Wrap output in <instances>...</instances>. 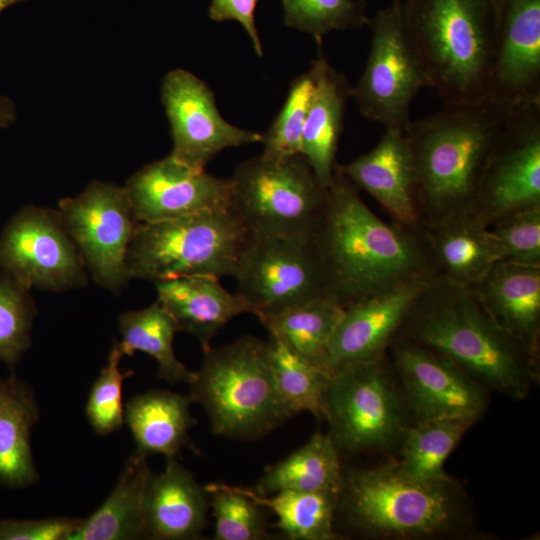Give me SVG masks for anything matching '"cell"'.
<instances>
[{
  "mask_svg": "<svg viewBox=\"0 0 540 540\" xmlns=\"http://www.w3.org/2000/svg\"><path fill=\"white\" fill-rule=\"evenodd\" d=\"M335 167L312 232L325 278V298L346 307L414 277L429 274L424 247L387 224Z\"/></svg>",
  "mask_w": 540,
  "mask_h": 540,
  "instance_id": "obj_1",
  "label": "cell"
},
{
  "mask_svg": "<svg viewBox=\"0 0 540 540\" xmlns=\"http://www.w3.org/2000/svg\"><path fill=\"white\" fill-rule=\"evenodd\" d=\"M397 336L446 357L486 388L513 400L539 380V354L514 338L465 287L432 278Z\"/></svg>",
  "mask_w": 540,
  "mask_h": 540,
  "instance_id": "obj_2",
  "label": "cell"
},
{
  "mask_svg": "<svg viewBox=\"0 0 540 540\" xmlns=\"http://www.w3.org/2000/svg\"><path fill=\"white\" fill-rule=\"evenodd\" d=\"M374 540H465L484 536L471 498L450 475L416 480L394 458L381 465L344 471L336 520Z\"/></svg>",
  "mask_w": 540,
  "mask_h": 540,
  "instance_id": "obj_3",
  "label": "cell"
},
{
  "mask_svg": "<svg viewBox=\"0 0 540 540\" xmlns=\"http://www.w3.org/2000/svg\"><path fill=\"white\" fill-rule=\"evenodd\" d=\"M514 109V108H513ZM511 108L492 100L445 105L406 131L418 202L435 221L470 211L496 138Z\"/></svg>",
  "mask_w": 540,
  "mask_h": 540,
  "instance_id": "obj_4",
  "label": "cell"
},
{
  "mask_svg": "<svg viewBox=\"0 0 540 540\" xmlns=\"http://www.w3.org/2000/svg\"><path fill=\"white\" fill-rule=\"evenodd\" d=\"M402 12L429 87L445 105L488 100L496 0H406Z\"/></svg>",
  "mask_w": 540,
  "mask_h": 540,
  "instance_id": "obj_5",
  "label": "cell"
},
{
  "mask_svg": "<svg viewBox=\"0 0 540 540\" xmlns=\"http://www.w3.org/2000/svg\"><path fill=\"white\" fill-rule=\"evenodd\" d=\"M189 385L215 435L256 440L292 417L275 385L269 343L253 336L204 351Z\"/></svg>",
  "mask_w": 540,
  "mask_h": 540,
  "instance_id": "obj_6",
  "label": "cell"
},
{
  "mask_svg": "<svg viewBox=\"0 0 540 540\" xmlns=\"http://www.w3.org/2000/svg\"><path fill=\"white\" fill-rule=\"evenodd\" d=\"M253 236L231 209L139 222L129 244L130 278L154 283L184 276H233Z\"/></svg>",
  "mask_w": 540,
  "mask_h": 540,
  "instance_id": "obj_7",
  "label": "cell"
},
{
  "mask_svg": "<svg viewBox=\"0 0 540 540\" xmlns=\"http://www.w3.org/2000/svg\"><path fill=\"white\" fill-rule=\"evenodd\" d=\"M323 412L327 433L340 455L394 458L413 424L386 356L330 374L323 393Z\"/></svg>",
  "mask_w": 540,
  "mask_h": 540,
  "instance_id": "obj_8",
  "label": "cell"
},
{
  "mask_svg": "<svg viewBox=\"0 0 540 540\" xmlns=\"http://www.w3.org/2000/svg\"><path fill=\"white\" fill-rule=\"evenodd\" d=\"M230 179V207L254 237H309L323 210L324 187L302 154L260 155Z\"/></svg>",
  "mask_w": 540,
  "mask_h": 540,
  "instance_id": "obj_9",
  "label": "cell"
},
{
  "mask_svg": "<svg viewBox=\"0 0 540 540\" xmlns=\"http://www.w3.org/2000/svg\"><path fill=\"white\" fill-rule=\"evenodd\" d=\"M370 49L364 71L353 86L360 113L385 127L406 132L411 125V104L429 80L410 37L402 1L392 3L368 18Z\"/></svg>",
  "mask_w": 540,
  "mask_h": 540,
  "instance_id": "obj_10",
  "label": "cell"
},
{
  "mask_svg": "<svg viewBox=\"0 0 540 540\" xmlns=\"http://www.w3.org/2000/svg\"><path fill=\"white\" fill-rule=\"evenodd\" d=\"M259 321L325 298V278L309 237H254L234 275Z\"/></svg>",
  "mask_w": 540,
  "mask_h": 540,
  "instance_id": "obj_11",
  "label": "cell"
},
{
  "mask_svg": "<svg viewBox=\"0 0 540 540\" xmlns=\"http://www.w3.org/2000/svg\"><path fill=\"white\" fill-rule=\"evenodd\" d=\"M58 213L85 267L102 287L118 292L130 279L126 256L137 224L124 187L91 181Z\"/></svg>",
  "mask_w": 540,
  "mask_h": 540,
  "instance_id": "obj_12",
  "label": "cell"
},
{
  "mask_svg": "<svg viewBox=\"0 0 540 540\" xmlns=\"http://www.w3.org/2000/svg\"><path fill=\"white\" fill-rule=\"evenodd\" d=\"M536 205H540V103L510 112L470 211L488 225Z\"/></svg>",
  "mask_w": 540,
  "mask_h": 540,
  "instance_id": "obj_13",
  "label": "cell"
},
{
  "mask_svg": "<svg viewBox=\"0 0 540 540\" xmlns=\"http://www.w3.org/2000/svg\"><path fill=\"white\" fill-rule=\"evenodd\" d=\"M388 350L413 424L457 419L474 425L485 415L490 392L455 363L401 336Z\"/></svg>",
  "mask_w": 540,
  "mask_h": 540,
  "instance_id": "obj_14",
  "label": "cell"
},
{
  "mask_svg": "<svg viewBox=\"0 0 540 540\" xmlns=\"http://www.w3.org/2000/svg\"><path fill=\"white\" fill-rule=\"evenodd\" d=\"M0 268L27 288L64 291L86 283L85 265L57 210L23 207L0 237Z\"/></svg>",
  "mask_w": 540,
  "mask_h": 540,
  "instance_id": "obj_15",
  "label": "cell"
},
{
  "mask_svg": "<svg viewBox=\"0 0 540 540\" xmlns=\"http://www.w3.org/2000/svg\"><path fill=\"white\" fill-rule=\"evenodd\" d=\"M161 100L173 142L169 155L193 169L205 170L227 148L261 143V133L227 122L207 83L187 70L173 69L165 75Z\"/></svg>",
  "mask_w": 540,
  "mask_h": 540,
  "instance_id": "obj_16",
  "label": "cell"
},
{
  "mask_svg": "<svg viewBox=\"0 0 540 540\" xmlns=\"http://www.w3.org/2000/svg\"><path fill=\"white\" fill-rule=\"evenodd\" d=\"M432 278L414 277L344 307L329 343V374L385 356Z\"/></svg>",
  "mask_w": 540,
  "mask_h": 540,
  "instance_id": "obj_17",
  "label": "cell"
},
{
  "mask_svg": "<svg viewBox=\"0 0 540 540\" xmlns=\"http://www.w3.org/2000/svg\"><path fill=\"white\" fill-rule=\"evenodd\" d=\"M489 100L508 108L540 103V0H496Z\"/></svg>",
  "mask_w": 540,
  "mask_h": 540,
  "instance_id": "obj_18",
  "label": "cell"
},
{
  "mask_svg": "<svg viewBox=\"0 0 540 540\" xmlns=\"http://www.w3.org/2000/svg\"><path fill=\"white\" fill-rule=\"evenodd\" d=\"M124 188L138 222L230 207V179L193 169L171 155L145 165Z\"/></svg>",
  "mask_w": 540,
  "mask_h": 540,
  "instance_id": "obj_19",
  "label": "cell"
},
{
  "mask_svg": "<svg viewBox=\"0 0 540 540\" xmlns=\"http://www.w3.org/2000/svg\"><path fill=\"white\" fill-rule=\"evenodd\" d=\"M338 170L356 187L369 193L404 226L417 223L418 182L406 132L388 128L369 152Z\"/></svg>",
  "mask_w": 540,
  "mask_h": 540,
  "instance_id": "obj_20",
  "label": "cell"
},
{
  "mask_svg": "<svg viewBox=\"0 0 540 540\" xmlns=\"http://www.w3.org/2000/svg\"><path fill=\"white\" fill-rule=\"evenodd\" d=\"M209 493L175 457H167L164 470L151 473L144 500L147 538H198L206 527Z\"/></svg>",
  "mask_w": 540,
  "mask_h": 540,
  "instance_id": "obj_21",
  "label": "cell"
},
{
  "mask_svg": "<svg viewBox=\"0 0 540 540\" xmlns=\"http://www.w3.org/2000/svg\"><path fill=\"white\" fill-rule=\"evenodd\" d=\"M468 289L500 327L539 354L540 266L499 261Z\"/></svg>",
  "mask_w": 540,
  "mask_h": 540,
  "instance_id": "obj_22",
  "label": "cell"
},
{
  "mask_svg": "<svg viewBox=\"0 0 540 540\" xmlns=\"http://www.w3.org/2000/svg\"><path fill=\"white\" fill-rule=\"evenodd\" d=\"M312 60L316 85L305 120L300 154L306 159L320 183L328 188L336 167V153L343 131L346 104L353 86L347 77L333 68L323 54L322 40Z\"/></svg>",
  "mask_w": 540,
  "mask_h": 540,
  "instance_id": "obj_23",
  "label": "cell"
},
{
  "mask_svg": "<svg viewBox=\"0 0 540 540\" xmlns=\"http://www.w3.org/2000/svg\"><path fill=\"white\" fill-rule=\"evenodd\" d=\"M157 300L174 319L178 331L195 337L203 352L212 338L237 315L251 313L246 300L228 292L212 275L184 276L154 283Z\"/></svg>",
  "mask_w": 540,
  "mask_h": 540,
  "instance_id": "obj_24",
  "label": "cell"
},
{
  "mask_svg": "<svg viewBox=\"0 0 540 540\" xmlns=\"http://www.w3.org/2000/svg\"><path fill=\"white\" fill-rule=\"evenodd\" d=\"M429 245L443 278L469 288L504 258L503 248L488 225L473 212L435 221Z\"/></svg>",
  "mask_w": 540,
  "mask_h": 540,
  "instance_id": "obj_25",
  "label": "cell"
},
{
  "mask_svg": "<svg viewBox=\"0 0 540 540\" xmlns=\"http://www.w3.org/2000/svg\"><path fill=\"white\" fill-rule=\"evenodd\" d=\"M191 400L168 390H151L131 398L124 409L136 450L145 456L162 454L175 457L185 447L195 453L189 429L196 420L190 412Z\"/></svg>",
  "mask_w": 540,
  "mask_h": 540,
  "instance_id": "obj_26",
  "label": "cell"
},
{
  "mask_svg": "<svg viewBox=\"0 0 540 540\" xmlns=\"http://www.w3.org/2000/svg\"><path fill=\"white\" fill-rule=\"evenodd\" d=\"M151 473L147 456L135 450L106 501L90 517L82 519L68 540L147 538L144 500Z\"/></svg>",
  "mask_w": 540,
  "mask_h": 540,
  "instance_id": "obj_27",
  "label": "cell"
},
{
  "mask_svg": "<svg viewBox=\"0 0 540 540\" xmlns=\"http://www.w3.org/2000/svg\"><path fill=\"white\" fill-rule=\"evenodd\" d=\"M39 419V409L28 385L14 375L0 379V481L24 487L37 481L30 431Z\"/></svg>",
  "mask_w": 540,
  "mask_h": 540,
  "instance_id": "obj_28",
  "label": "cell"
},
{
  "mask_svg": "<svg viewBox=\"0 0 540 540\" xmlns=\"http://www.w3.org/2000/svg\"><path fill=\"white\" fill-rule=\"evenodd\" d=\"M340 456L329 434L317 431L298 450L268 467L253 491L259 495L284 490L339 492L344 474Z\"/></svg>",
  "mask_w": 540,
  "mask_h": 540,
  "instance_id": "obj_29",
  "label": "cell"
},
{
  "mask_svg": "<svg viewBox=\"0 0 540 540\" xmlns=\"http://www.w3.org/2000/svg\"><path fill=\"white\" fill-rule=\"evenodd\" d=\"M277 517L276 526L291 540H338L336 510L339 492L284 490L259 495L253 489L234 486Z\"/></svg>",
  "mask_w": 540,
  "mask_h": 540,
  "instance_id": "obj_30",
  "label": "cell"
},
{
  "mask_svg": "<svg viewBox=\"0 0 540 540\" xmlns=\"http://www.w3.org/2000/svg\"><path fill=\"white\" fill-rule=\"evenodd\" d=\"M119 330L121 341L117 342L123 355H132L135 351L150 355L158 364L157 377L171 384L193 381L195 372L174 353L177 325L158 300L144 309L121 314Z\"/></svg>",
  "mask_w": 540,
  "mask_h": 540,
  "instance_id": "obj_31",
  "label": "cell"
},
{
  "mask_svg": "<svg viewBox=\"0 0 540 540\" xmlns=\"http://www.w3.org/2000/svg\"><path fill=\"white\" fill-rule=\"evenodd\" d=\"M343 309L327 298H320L260 322L269 335L329 374V343Z\"/></svg>",
  "mask_w": 540,
  "mask_h": 540,
  "instance_id": "obj_32",
  "label": "cell"
},
{
  "mask_svg": "<svg viewBox=\"0 0 540 540\" xmlns=\"http://www.w3.org/2000/svg\"><path fill=\"white\" fill-rule=\"evenodd\" d=\"M471 426L472 423L457 419L412 424L394 457L399 469L422 481L449 476L444 470L445 461Z\"/></svg>",
  "mask_w": 540,
  "mask_h": 540,
  "instance_id": "obj_33",
  "label": "cell"
},
{
  "mask_svg": "<svg viewBox=\"0 0 540 540\" xmlns=\"http://www.w3.org/2000/svg\"><path fill=\"white\" fill-rule=\"evenodd\" d=\"M268 343L275 385L289 413L294 416L306 411L324 419L323 393L330 374L271 335Z\"/></svg>",
  "mask_w": 540,
  "mask_h": 540,
  "instance_id": "obj_34",
  "label": "cell"
},
{
  "mask_svg": "<svg viewBox=\"0 0 540 540\" xmlns=\"http://www.w3.org/2000/svg\"><path fill=\"white\" fill-rule=\"evenodd\" d=\"M288 28L322 40L335 30L358 28L367 24L365 0H280Z\"/></svg>",
  "mask_w": 540,
  "mask_h": 540,
  "instance_id": "obj_35",
  "label": "cell"
},
{
  "mask_svg": "<svg viewBox=\"0 0 540 540\" xmlns=\"http://www.w3.org/2000/svg\"><path fill=\"white\" fill-rule=\"evenodd\" d=\"M215 518V540H264L269 538L263 507L233 485L205 486Z\"/></svg>",
  "mask_w": 540,
  "mask_h": 540,
  "instance_id": "obj_36",
  "label": "cell"
},
{
  "mask_svg": "<svg viewBox=\"0 0 540 540\" xmlns=\"http://www.w3.org/2000/svg\"><path fill=\"white\" fill-rule=\"evenodd\" d=\"M316 85L313 66L294 79L286 100L267 131L262 134V155L283 158L300 154L305 120Z\"/></svg>",
  "mask_w": 540,
  "mask_h": 540,
  "instance_id": "obj_37",
  "label": "cell"
},
{
  "mask_svg": "<svg viewBox=\"0 0 540 540\" xmlns=\"http://www.w3.org/2000/svg\"><path fill=\"white\" fill-rule=\"evenodd\" d=\"M36 314L29 288L10 274H0V360L13 367L31 344Z\"/></svg>",
  "mask_w": 540,
  "mask_h": 540,
  "instance_id": "obj_38",
  "label": "cell"
},
{
  "mask_svg": "<svg viewBox=\"0 0 540 540\" xmlns=\"http://www.w3.org/2000/svg\"><path fill=\"white\" fill-rule=\"evenodd\" d=\"M116 341L108 356V362L94 381L86 405V416L94 431L107 435L119 430L124 423L122 403L123 381L133 375V371H120L123 357Z\"/></svg>",
  "mask_w": 540,
  "mask_h": 540,
  "instance_id": "obj_39",
  "label": "cell"
},
{
  "mask_svg": "<svg viewBox=\"0 0 540 540\" xmlns=\"http://www.w3.org/2000/svg\"><path fill=\"white\" fill-rule=\"evenodd\" d=\"M491 231L503 248L502 261L540 266V205L497 221Z\"/></svg>",
  "mask_w": 540,
  "mask_h": 540,
  "instance_id": "obj_40",
  "label": "cell"
},
{
  "mask_svg": "<svg viewBox=\"0 0 540 540\" xmlns=\"http://www.w3.org/2000/svg\"><path fill=\"white\" fill-rule=\"evenodd\" d=\"M81 522L65 517L0 521V540H68Z\"/></svg>",
  "mask_w": 540,
  "mask_h": 540,
  "instance_id": "obj_41",
  "label": "cell"
},
{
  "mask_svg": "<svg viewBox=\"0 0 540 540\" xmlns=\"http://www.w3.org/2000/svg\"><path fill=\"white\" fill-rule=\"evenodd\" d=\"M259 0H211L209 18L216 22L236 21L249 36L255 54L263 56V45L256 24L255 10Z\"/></svg>",
  "mask_w": 540,
  "mask_h": 540,
  "instance_id": "obj_42",
  "label": "cell"
},
{
  "mask_svg": "<svg viewBox=\"0 0 540 540\" xmlns=\"http://www.w3.org/2000/svg\"><path fill=\"white\" fill-rule=\"evenodd\" d=\"M17 118L15 103L7 96L0 93V127L11 126Z\"/></svg>",
  "mask_w": 540,
  "mask_h": 540,
  "instance_id": "obj_43",
  "label": "cell"
},
{
  "mask_svg": "<svg viewBox=\"0 0 540 540\" xmlns=\"http://www.w3.org/2000/svg\"><path fill=\"white\" fill-rule=\"evenodd\" d=\"M24 1L26 0H0V13L7 7Z\"/></svg>",
  "mask_w": 540,
  "mask_h": 540,
  "instance_id": "obj_44",
  "label": "cell"
}]
</instances>
